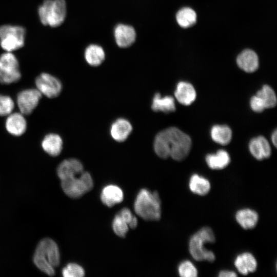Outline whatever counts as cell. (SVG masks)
<instances>
[{
  "label": "cell",
  "mask_w": 277,
  "mask_h": 277,
  "mask_svg": "<svg viewBox=\"0 0 277 277\" xmlns=\"http://www.w3.org/2000/svg\"><path fill=\"white\" fill-rule=\"evenodd\" d=\"M154 150L161 158L171 156L182 161L188 155L191 147L189 136L179 129L172 127L159 132L154 140Z\"/></svg>",
  "instance_id": "obj_1"
},
{
  "label": "cell",
  "mask_w": 277,
  "mask_h": 277,
  "mask_svg": "<svg viewBox=\"0 0 277 277\" xmlns=\"http://www.w3.org/2000/svg\"><path fill=\"white\" fill-rule=\"evenodd\" d=\"M33 261L42 272L50 276L53 275L54 268L60 263V251L56 243L50 238L42 240L36 248Z\"/></svg>",
  "instance_id": "obj_2"
},
{
  "label": "cell",
  "mask_w": 277,
  "mask_h": 277,
  "mask_svg": "<svg viewBox=\"0 0 277 277\" xmlns=\"http://www.w3.org/2000/svg\"><path fill=\"white\" fill-rule=\"evenodd\" d=\"M134 208L135 213L145 220H159L161 216V208L158 192L142 189L136 196Z\"/></svg>",
  "instance_id": "obj_3"
},
{
  "label": "cell",
  "mask_w": 277,
  "mask_h": 277,
  "mask_svg": "<svg viewBox=\"0 0 277 277\" xmlns=\"http://www.w3.org/2000/svg\"><path fill=\"white\" fill-rule=\"evenodd\" d=\"M215 235L212 230L204 227L191 237L189 242V250L192 257L197 261H207L212 262L215 260L214 253L206 249L204 245L215 242Z\"/></svg>",
  "instance_id": "obj_4"
},
{
  "label": "cell",
  "mask_w": 277,
  "mask_h": 277,
  "mask_svg": "<svg viewBox=\"0 0 277 277\" xmlns=\"http://www.w3.org/2000/svg\"><path fill=\"white\" fill-rule=\"evenodd\" d=\"M41 23L51 27L62 24L67 14L65 0H44L38 9Z\"/></svg>",
  "instance_id": "obj_5"
},
{
  "label": "cell",
  "mask_w": 277,
  "mask_h": 277,
  "mask_svg": "<svg viewBox=\"0 0 277 277\" xmlns=\"http://www.w3.org/2000/svg\"><path fill=\"white\" fill-rule=\"evenodd\" d=\"M25 29L20 26L4 25L0 26V45L7 52L23 47L25 44Z\"/></svg>",
  "instance_id": "obj_6"
},
{
  "label": "cell",
  "mask_w": 277,
  "mask_h": 277,
  "mask_svg": "<svg viewBox=\"0 0 277 277\" xmlns=\"http://www.w3.org/2000/svg\"><path fill=\"white\" fill-rule=\"evenodd\" d=\"M93 182L91 175L83 172L80 175L61 181V187L65 193L71 198H78L91 190Z\"/></svg>",
  "instance_id": "obj_7"
},
{
  "label": "cell",
  "mask_w": 277,
  "mask_h": 277,
  "mask_svg": "<svg viewBox=\"0 0 277 277\" xmlns=\"http://www.w3.org/2000/svg\"><path fill=\"white\" fill-rule=\"evenodd\" d=\"M22 74L19 63L12 52H7L0 55V82L9 84L18 81Z\"/></svg>",
  "instance_id": "obj_8"
},
{
  "label": "cell",
  "mask_w": 277,
  "mask_h": 277,
  "mask_svg": "<svg viewBox=\"0 0 277 277\" xmlns=\"http://www.w3.org/2000/svg\"><path fill=\"white\" fill-rule=\"evenodd\" d=\"M36 88L49 97L57 96L62 89V84L56 76L47 72H42L35 80Z\"/></svg>",
  "instance_id": "obj_9"
},
{
  "label": "cell",
  "mask_w": 277,
  "mask_h": 277,
  "mask_svg": "<svg viewBox=\"0 0 277 277\" xmlns=\"http://www.w3.org/2000/svg\"><path fill=\"white\" fill-rule=\"evenodd\" d=\"M42 96L41 92L36 88H27L18 92L16 102L20 112L29 114L38 105Z\"/></svg>",
  "instance_id": "obj_10"
},
{
  "label": "cell",
  "mask_w": 277,
  "mask_h": 277,
  "mask_svg": "<svg viewBox=\"0 0 277 277\" xmlns=\"http://www.w3.org/2000/svg\"><path fill=\"white\" fill-rule=\"evenodd\" d=\"M83 172H84L83 164L80 161L75 158L63 160L56 169L57 174L61 181L78 176Z\"/></svg>",
  "instance_id": "obj_11"
},
{
  "label": "cell",
  "mask_w": 277,
  "mask_h": 277,
  "mask_svg": "<svg viewBox=\"0 0 277 277\" xmlns=\"http://www.w3.org/2000/svg\"><path fill=\"white\" fill-rule=\"evenodd\" d=\"M114 35L117 45L121 48L130 46L136 38V32L134 28L123 24H118L115 27Z\"/></svg>",
  "instance_id": "obj_12"
},
{
  "label": "cell",
  "mask_w": 277,
  "mask_h": 277,
  "mask_svg": "<svg viewBox=\"0 0 277 277\" xmlns=\"http://www.w3.org/2000/svg\"><path fill=\"white\" fill-rule=\"evenodd\" d=\"M7 115L5 125L8 132L16 136L23 134L27 127L24 114L21 112H11Z\"/></svg>",
  "instance_id": "obj_13"
},
{
  "label": "cell",
  "mask_w": 277,
  "mask_h": 277,
  "mask_svg": "<svg viewBox=\"0 0 277 277\" xmlns=\"http://www.w3.org/2000/svg\"><path fill=\"white\" fill-rule=\"evenodd\" d=\"M123 199L124 193L122 189L115 185L105 186L101 193L102 202L109 207L122 202Z\"/></svg>",
  "instance_id": "obj_14"
},
{
  "label": "cell",
  "mask_w": 277,
  "mask_h": 277,
  "mask_svg": "<svg viewBox=\"0 0 277 277\" xmlns=\"http://www.w3.org/2000/svg\"><path fill=\"white\" fill-rule=\"evenodd\" d=\"M251 154L257 160L268 158L271 154V148L265 137L259 136L252 139L249 144Z\"/></svg>",
  "instance_id": "obj_15"
},
{
  "label": "cell",
  "mask_w": 277,
  "mask_h": 277,
  "mask_svg": "<svg viewBox=\"0 0 277 277\" xmlns=\"http://www.w3.org/2000/svg\"><path fill=\"white\" fill-rule=\"evenodd\" d=\"M238 66L246 72H253L259 67V58L256 53L250 49L243 50L237 57Z\"/></svg>",
  "instance_id": "obj_16"
},
{
  "label": "cell",
  "mask_w": 277,
  "mask_h": 277,
  "mask_svg": "<svg viewBox=\"0 0 277 277\" xmlns=\"http://www.w3.org/2000/svg\"><path fill=\"white\" fill-rule=\"evenodd\" d=\"M63 142L61 136L55 133L46 134L41 142L43 150L51 156H57L63 149Z\"/></svg>",
  "instance_id": "obj_17"
},
{
  "label": "cell",
  "mask_w": 277,
  "mask_h": 277,
  "mask_svg": "<svg viewBox=\"0 0 277 277\" xmlns=\"http://www.w3.org/2000/svg\"><path fill=\"white\" fill-rule=\"evenodd\" d=\"M257 261L250 252H244L238 255L234 260V266L239 273L247 275L254 272L257 268Z\"/></svg>",
  "instance_id": "obj_18"
},
{
  "label": "cell",
  "mask_w": 277,
  "mask_h": 277,
  "mask_svg": "<svg viewBox=\"0 0 277 277\" xmlns=\"http://www.w3.org/2000/svg\"><path fill=\"white\" fill-rule=\"evenodd\" d=\"M132 130V125L128 120L120 118L111 125L110 134L115 141L122 142L128 138Z\"/></svg>",
  "instance_id": "obj_19"
},
{
  "label": "cell",
  "mask_w": 277,
  "mask_h": 277,
  "mask_svg": "<svg viewBox=\"0 0 277 277\" xmlns=\"http://www.w3.org/2000/svg\"><path fill=\"white\" fill-rule=\"evenodd\" d=\"M174 95L178 102L184 105H190L196 98V92L193 86L184 82L178 83Z\"/></svg>",
  "instance_id": "obj_20"
},
{
  "label": "cell",
  "mask_w": 277,
  "mask_h": 277,
  "mask_svg": "<svg viewBox=\"0 0 277 277\" xmlns=\"http://www.w3.org/2000/svg\"><path fill=\"white\" fill-rule=\"evenodd\" d=\"M235 219L239 224L245 229H252L256 225L259 220L258 213L251 209L239 210L235 214Z\"/></svg>",
  "instance_id": "obj_21"
},
{
  "label": "cell",
  "mask_w": 277,
  "mask_h": 277,
  "mask_svg": "<svg viewBox=\"0 0 277 277\" xmlns=\"http://www.w3.org/2000/svg\"><path fill=\"white\" fill-rule=\"evenodd\" d=\"M151 109L154 111L170 113L175 110L174 98L170 96L162 97L159 93L155 94L151 104Z\"/></svg>",
  "instance_id": "obj_22"
},
{
  "label": "cell",
  "mask_w": 277,
  "mask_h": 277,
  "mask_svg": "<svg viewBox=\"0 0 277 277\" xmlns=\"http://www.w3.org/2000/svg\"><path fill=\"white\" fill-rule=\"evenodd\" d=\"M208 166L212 169H222L228 166L230 161L227 152L219 150L215 154H208L206 157Z\"/></svg>",
  "instance_id": "obj_23"
},
{
  "label": "cell",
  "mask_w": 277,
  "mask_h": 277,
  "mask_svg": "<svg viewBox=\"0 0 277 277\" xmlns=\"http://www.w3.org/2000/svg\"><path fill=\"white\" fill-rule=\"evenodd\" d=\"M105 53L103 48L97 45L92 44L87 47L85 51V58L88 64L97 66L104 61Z\"/></svg>",
  "instance_id": "obj_24"
},
{
  "label": "cell",
  "mask_w": 277,
  "mask_h": 277,
  "mask_svg": "<svg viewBox=\"0 0 277 277\" xmlns=\"http://www.w3.org/2000/svg\"><path fill=\"white\" fill-rule=\"evenodd\" d=\"M189 188L190 191L195 194L205 195L209 192L211 185L207 179L194 174L189 180Z\"/></svg>",
  "instance_id": "obj_25"
},
{
  "label": "cell",
  "mask_w": 277,
  "mask_h": 277,
  "mask_svg": "<svg viewBox=\"0 0 277 277\" xmlns=\"http://www.w3.org/2000/svg\"><path fill=\"white\" fill-rule=\"evenodd\" d=\"M211 135L215 142L226 145L231 141L232 131L228 126L215 125L211 129Z\"/></svg>",
  "instance_id": "obj_26"
},
{
  "label": "cell",
  "mask_w": 277,
  "mask_h": 277,
  "mask_svg": "<svg viewBox=\"0 0 277 277\" xmlns=\"http://www.w3.org/2000/svg\"><path fill=\"white\" fill-rule=\"evenodd\" d=\"M177 24L183 28H188L193 26L196 21L195 12L190 8L184 7L178 11L176 14Z\"/></svg>",
  "instance_id": "obj_27"
},
{
  "label": "cell",
  "mask_w": 277,
  "mask_h": 277,
  "mask_svg": "<svg viewBox=\"0 0 277 277\" xmlns=\"http://www.w3.org/2000/svg\"><path fill=\"white\" fill-rule=\"evenodd\" d=\"M263 102L265 108H273L276 106V97L273 90L268 85H264L256 94Z\"/></svg>",
  "instance_id": "obj_28"
},
{
  "label": "cell",
  "mask_w": 277,
  "mask_h": 277,
  "mask_svg": "<svg viewBox=\"0 0 277 277\" xmlns=\"http://www.w3.org/2000/svg\"><path fill=\"white\" fill-rule=\"evenodd\" d=\"M178 273L182 277H196L197 270L194 264L188 260L182 262L178 267Z\"/></svg>",
  "instance_id": "obj_29"
},
{
  "label": "cell",
  "mask_w": 277,
  "mask_h": 277,
  "mask_svg": "<svg viewBox=\"0 0 277 277\" xmlns=\"http://www.w3.org/2000/svg\"><path fill=\"white\" fill-rule=\"evenodd\" d=\"M62 274L64 277H83L85 275V271L80 265L71 263L63 268Z\"/></svg>",
  "instance_id": "obj_30"
},
{
  "label": "cell",
  "mask_w": 277,
  "mask_h": 277,
  "mask_svg": "<svg viewBox=\"0 0 277 277\" xmlns=\"http://www.w3.org/2000/svg\"><path fill=\"white\" fill-rule=\"evenodd\" d=\"M112 228L114 233L117 235L121 238H124L128 231L129 226L128 224L118 213L114 216L113 220Z\"/></svg>",
  "instance_id": "obj_31"
},
{
  "label": "cell",
  "mask_w": 277,
  "mask_h": 277,
  "mask_svg": "<svg viewBox=\"0 0 277 277\" xmlns=\"http://www.w3.org/2000/svg\"><path fill=\"white\" fill-rule=\"evenodd\" d=\"M14 102L12 98L6 94H0V115H6L12 112Z\"/></svg>",
  "instance_id": "obj_32"
},
{
  "label": "cell",
  "mask_w": 277,
  "mask_h": 277,
  "mask_svg": "<svg viewBox=\"0 0 277 277\" xmlns=\"http://www.w3.org/2000/svg\"><path fill=\"white\" fill-rule=\"evenodd\" d=\"M250 106L254 111L257 112H261L265 109L263 102L256 95L251 97Z\"/></svg>",
  "instance_id": "obj_33"
},
{
  "label": "cell",
  "mask_w": 277,
  "mask_h": 277,
  "mask_svg": "<svg viewBox=\"0 0 277 277\" xmlns=\"http://www.w3.org/2000/svg\"><path fill=\"white\" fill-rule=\"evenodd\" d=\"M118 214L128 225L133 217L131 211L127 208H123Z\"/></svg>",
  "instance_id": "obj_34"
},
{
  "label": "cell",
  "mask_w": 277,
  "mask_h": 277,
  "mask_svg": "<svg viewBox=\"0 0 277 277\" xmlns=\"http://www.w3.org/2000/svg\"><path fill=\"white\" fill-rule=\"evenodd\" d=\"M236 276V273L235 272L229 270H222L219 273V276L220 277H234Z\"/></svg>",
  "instance_id": "obj_35"
},
{
  "label": "cell",
  "mask_w": 277,
  "mask_h": 277,
  "mask_svg": "<svg viewBox=\"0 0 277 277\" xmlns=\"http://www.w3.org/2000/svg\"><path fill=\"white\" fill-rule=\"evenodd\" d=\"M137 225V220L135 216H133L132 220L128 224L129 227L131 228H135Z\"/></svg>",
  "instance_id": "obj_36"
},
{
  "label": "cell",
  "mask_w": 277,
  "mask_h": 277,
  "mask_svg": "<svg viewBox=\"0 0 277 277\" xmlns=\"http://www.w3.org/2000/svg\"><path fill=\"white\" fill-rule=\"evenodd\" d=\"M271 140L274 144V146L276 147L277 145V131L276 130L273 132L271 136Z\"/></svg>",
  "instance_id": "obj_37"
}]
</instances>
